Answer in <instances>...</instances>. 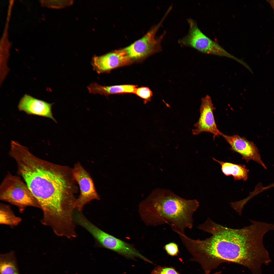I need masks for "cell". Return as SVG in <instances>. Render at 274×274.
Instances as JSON below:
<instances>
[{
    "mask_svg": "<svg viewBox=\"0 0 274 274\" xmlns=\"http://www.w3.org/2000/svg\"><path fill=\"white\" fill-rule=\"evenodd\" d=\"M250 220V225L234 229L208 218L197 228L212 236L202 240L189 237L186 241L192 260L199 263L205 272L210 273L221 263L229 262L246 267L252 274H262V266L271 261L263 242L268 230L263 222Z\"/></svg>",
    "mask_w": 274,
    "mask_h": 274,
    "instance_id": "1",
    "label": "cell"
},
{
    "mask_svg": "<svg viewBox=\"0 0 274 274\" xmlns=\"http://www.w3.org/2000/svg\"><path fill=\"white\" fill-rule=\"evenodd\" d=\"M9 154L15 160L18 173L37 200L42 211L40 221L53 228L72 220L78 187L72 168L40 159L28 148L16 142Z\"/></svg>",
    "mask_w": 274,
    "mask_h": 274,
    "instance_id": "2",
    "label": "cell"
},
{
    "mask_svg": "<svg viewBox=\"0 0 274 274\" xmlns=\"http://www.w3.org/2000/svg\"><path fill=\"white\" fill-rule=\"evenodd\" d=\"M199 206L196 199L183 198L172 191L158 189L140 205V216L148 226L169 225L178 235L193 226V215Z\"/></svg>",
    "mask_w": 274,
    "mask_h": 274,
    "instance_id": "3",
    "label": "cell"
},
{
    "mask_svg": "<svg viewBox=\"0 0 274 274\" xmlns=\"http://www.w3.org/2000/svg\"><path fill=\"white\" fill-rule=\"evenodd\" d=\"M76 223L85 228L93 236L98 245L128 259L139 258L152 264V262L142 255L132 244L104 232L90 222L82 213L75 218Z\"/></svg>",
    "mask_w": 274,
    "mask_h": 274,
    "instance_id": "4",
    "label": "cell"
},
{
    "mask_svg": "<svg viewBox=\"0 0 274 274\" xmlns=\"http://www.w3.org/2000/svg\"><path fill=\"white\" fill-rule=\"evenodd\" d=\"M0 199L16 206L22 213L27 207L41 209L40 205L20 177L8 172L0 186Z\"/></svg>",
    "mask_w": 274,
    "mask_h": 274,
    "instance_id": "5",
    "label": "cell"
},
{
    "mask_svg": "<svg viewBox=\"0 0 274 274\" xmlns=\"http://www.w3.org/2000/svg\"><path fill=\"white\" fill-rule=\"evenodd\" d=\"M170 10L168 9L161 21L143 37L124 48L132 62L147 57L162 50L161 43L166 32L157 37L156 34Z\"/></svg>",
    "mask_w": 274,
    "mask_h": 274,
    "instance_id": "6",
    "label": "cell"
},
{
    "mask_svg": "<svg viewBox=\"0 0 274 274\" xmlns=\"http://www.w3.org/2000/svg\"><path fill=\"white\" fill-rule=\"evenodd\" d=\"M188 33L178 40L182 46L190 47L203 53L225 56L232 58L243 64L244 61L231 55L217 43L204 34L198 27L195 21L189 20Z\"/></svg>",
    "mask_w": 274,
    "mask_h": 274,
    "instance_id": "7",
    "label": "cell"
},
{
    "mask_svg": "<svg viewBox=\"0 0 274 274\" xmlns=\"http://www.w3.org/2000/svg\"><path fill=\"white\" fill-rule=\"evenodd\" d=\"M72 172L80 190V195L76 201V208L81 211L87 204L93 200H99L100 199L92 177L79 162L74 165L72 168Z\"/></svg>",
    "mask_w": 274,
    "mask_h": 274,
    "instance_id": "8",
    "label": "cell"
},
{
    "mask_svg": "<svg viewBox=\"0 0 274 274\" xmlns=\"http://www.w3.org/2000/svg\"><path fill=\"white\" fill-rule=\"evenodd\" d=\"M220 135L230 145V149L241 155L242 159L247 163L252 160L260 165L265 169H267L266 166L261 159L258 148L253 142L238 135H229L221 132Z\"/></svg>",
    "mask_w": 274,
    "mask_h": 274,
    "instance_id": "9",
    "label": "cell"
},
{
    "mask_svg": "<svg viewBox=\"0 0 274 274\" xmlns=\"http://www.w3.org/2000/svg\"><path fill=\"white\" fill-rule=\"evenodd\" d=\"M200 109V116L198 121L195 124V129L192 130L194 135H198L202 132L212 134L214 136L220 135L221 132L218 129L213 114L215 108L211 97L207 95L202 98Z\"/></svg>",
    "mask_w": 274,
    "mask_h": 274,
    "instance_id": "10",
    "label": "cell"
},
{
    "mask_svg": "<svg viewBox=\"0 0 274 274\" xmlns=\"http://www.w3.org/2000/svg\"><path fill=\"white\" fill-rule=\"evenodd\" d=\"M132 62L123 49L116 50L101 56H95L92 59L91 64L93 70L100 74L128 65Z\"/></svg>",
    "mask_w": 274,
    "mask_h": 274,
    "instance_id": "11",
    "label": "cell"
},
{
    "mask_svg": "<svg viewBox=\"0 0 274 274\" xmlns=\"http://www.w3.org/2000/svg\"><path fill=\"white\" fill-rule=\"evenodd\" d=\"M53 105L25 94L20 99L18 108L20 111L24 112L28 114L47 117L57 122L52 112Z\"/></svg>",
    "mask_w": 274,
    "mask_h": 274,
    "instance_id": "12",
    "label": "cell"
},
{
    "mask_svg": "<svg viewBox=\"0 0 274 274\" xmlns=\"http://www.w3.org/2000/svg\"><path fill=\"white\" fill-rule=\"evenodd\" d=\"M136 85L125 84L110 86H105L99 85L94 82L90 84L87 88L89 92L91 94H99L107 96L111 94L124 93H134Z\"/></svg>",
    "mask_w": 274,
    "mask_h": 274,
    "instance_id": "13",
    "label": "cell"
},
{
    "mask_svg": "<svg viewBox=\"0 0 274 274\" xmlns=\"http://www.w3.org/2000/svg\"><path fill=\"white\" fill-rule=\"evenodd\" d=\"M213 159L221 165V171L226 176H232L234 181L247 180L249 170L245 165L219 161L214 158Z\"/></svg>",
    "mask_w": 274,
    "mask_h": 274,
    "instance_id": "14",
    "label": "cell"
},
{
    "mask_svg": "<svg viewBox=\"0 0 274 274\" xmlns=\"http://www.w3.org/2000/svg\"><path fill=\"white\" fill-rule=\"evenodd\" d=\"M0 274H20L14 251L1 254Z\"/></svg>",
    "mask_w": 274,
    "mask_h": 274,
    "instance_id": "15",
    "label": "cell"
},
{
    "mask_svg": "<svg viewBox=\"0 0 274 274\" xmlns=\"http://www.w3.org/2000/svg\"><path fill=\"white\" fill-rule=\"evenodd\" d=\"M22 220L21 217L15 214L9 205L0 203V224L13 227L18 225Z\"/></svg>",
    "mask_w": 274,
    "mask_h": 274,
    "instance_id": "16",
    "label": "cell"
},
{
    "mask_svg": "<svg viewBox=\"0 0 274 274\" xmlns=\"http://www.w3.org/2000/svg\"><path fill=\"white\" fill-rule=\"evenodd\" d=\"M134 94L143 99L144 104L150 101L153 95L152 91L149 88L146 87L137 88Z\"/></svg>",
    "mask_w": 274,
    "mask_h": 274,
    "instance_id": "17",
    "label": "cell"
},
{
    "mask_svg": "<svg viewBox=\"0 0 274 274\" xmlns=\"http://www.w3.org/2000/svg\"><path fill=\"white\" fill-rule=\"evenodd\" d=\"M151 274H180L173 267H162L158 266L154 268Z\"/></svg>",
    "mask_w": 274,
    "mask_h": 274,
    "instance_id": "18",
    "label": "cell"
},
{
    "mask_svg": "<svg viewBox=\"0 0 274 274\" xmlns=\"http://www.w3.org/2000/svg\"><path fill=\"white\" fill-rule=\"evenodd\" d=\"M163 248L167 253L171 256H177L179 252L178 245L174 242H170L166 244Z\"/></svg>",
    "mask_w": 274,
    "mask_h": 274,
    "instance_id": "19",
    "label": "cell"
},
{
    "mask_svg": "<svg viewBox=\"0 0 274 274\" xmlns=\"http://www.w3.org/2000/svg\"><path fill=\"white\" fill-rule=\"evenodd\" d=\"M221 271H218V272H215L214 273L212 274H221ZM205 274H210V273L206 272V273H205Z\"/></svg>",
    "mask_w": 274,
    "mask_h": 274,
    "instance_id": "20",
    "label": "cell"
},
{
    "mask_svg": "<svg viewBox=\"0 0 274 274\" xmlns=\"http://www.w3.org/2000/svg\"><path fill=\"white\" fill-rule=\"evenodd\" d=\"M122 274H125V273H122Z\"/></svg>",
    "mask_w": 274,
    "mask_h": 274,
    "instance_id": "21",
    "label": "cell"
}]
</instances>
